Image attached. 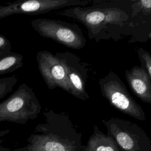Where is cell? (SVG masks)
Here are the masks:
<instances>
[{"label": "cell", "instance_id": "6da1fadb", "mask_svg": "<svg viewBox=\"0 0 151 151\" xmlns=\"http://www.w3.org/2000/svg\"><path fill=\"white\" fill-rule=\"evenodd\" d=\"M91 3V6L69 7L58 14L83 24L89 39L97 42L130 37L132 28L130 0H93Z\"/></svg>", "mask_w": 151, "mask_h": 151}, {"label": "cell", "instance_id": "7a4b0ae2", "mask_svg": "<svg viewBox=\"0 0 151 151\" xmlns=\"http://www.w3.org/2000/svg\"><path fill=\"white\" fill-rule=\"evenodd\" d=\"M45 122L38 124L25 146L10 151H81L82 134L69 116L53 110L44 111Z\"/></svg>", "mask_w": 151, "mask_h": 151}, {"label": "cell", "instance_id": "3957f363", "mask_svg": "<svg viewBox=\"0 0 151 151\" xmlns=\"http://www.w3.org/2000/svg\"><path fill=\"white\" fill-rule=\"evenodd\" d=\"M41 109L33 89L22 83L9 97L0 103V122L25 124L36 119Z\"/></svg>", "mask_w": 151, "mask_h": 151}, {"label": "cell", "instance_id": "277c9868", "mask_svg": "<svg viewBox=\"0 0 151 151\" xmlns=\"http://www.w3.org/2000/svg\"><path fill=\"white\" fill-rule=\"evenodd\" d=\"M99 86L102 96L110 105L137 120H146L142 107L133 99L122 80L113 71L100 79Z\"/></svg>", "mask_w": 151, "mask_h": 151}, {"label": "cell", "instance_id": "5b68a950", "mask_svg": "<svg viewBox=\"0 0 151 151\" xmlns=\"http://www.w3.org/2000/svg\"><path fill=\"white\" fill-rule=\"evenodd\" d=\"M32 28L41 37L52 40L67 47L81 49L86 43L80 27L58 19L37 18L31 21Z\"/></svg>", "mask_w": 151, "mask_h": 151}, {"label": "cell", "instance_id": "8992f818", "mask_svg": "<svg viewBox=\"0 0 151 151\" xmlns=\"http://www.w3.org/2000/svg\"><path fill=\"white\" fill-rule=\"evenodd\" d=\"M107 134L111 136L124 151H151V140L140 126L119 118L102 120Z\"/></svg>", "mask_w": 151, "mask_h": 151}, {"label": "cell", "instance_id": "52a82bcc", "mask_svg": "<svg viewBox=\"0 0 151 151\" xmlns=\"http://www.w3.org/2000/svg\"><path fill=\"white\" fill-rule=\"evenodd\" d=\"M89 0H27L17 1L0 5V19L15 14L40 15L66 7L86 6Z\"/></svg>", "mask_w": 151, "mask_h": 151}, {"label": "cell", "instance_id": "ba28073f", "mask_svg": "<svg viewBox=\"0 0 151 151\" xmlns=\"http://www.w3.org/2000/svg\"><path fill=\"white\" fill-rule=\"evenodd\" d=\"M36 60L41 76L50 90L59 87L71 93L64 67L55 54L40 51L36 55Z\"/></svg>", "mask_w": 151, "mask_h": 151}, {"label": "cell", "instance_id": "9c48e42d", "mask_svg": "<svg viewBox=\"0 0 151 151\" xmlns=\"http://www.w3.org/2000/svg\"><path fill=\"white\" fill-rule=\"evenodd\" d=\"M55 55L64 67L71 90L70 94L83 100L88 99L89 96L86 90L88 71L86 65L77 55L69 51L57 52Z\"/></svg>", "mask_w": 151, "mask_h": 151}, {"label": "cell", "instance_id": "30bf717a", "mask_svg": "<svg viewBox=\"0 0 151 151\" xmlns=\"http://www.w3.org/2000/svg\"><path fill=\"white\" fill-rule=\"evenodd\" d=\"M132 28L130 42L151 40V0H130Z\"/></svg>", "mask_w": 151, "mask_h": 151}, {"label": "cell", "instance_id": "8fae6325", "mask_svg": "<svg viewBox=\"0 0 151 151\" xmlns=\"http://www.w3.org/2000/svg\"><path fill=\"white\" fill-rule=\"evenodd\" d=\"M126 79L133 93L143 102L151 104V80L141 66H134L125 71Z\"/></svg>", "mask_w": 151, "mask_h": 151}, {"label": "cell", "instance_id": "7c38bea8", "mask_svg": "<svg viewBox=\"0 0 151 151\" xmlns=\"http://www.w3.org/2000/svg\"><path fill=\"white\" fill-rule=\"evenodd\" d=\"M81 151H124L110 135L101 132L96 125L87 145H83Z\"/></svg>", "mask_w": 151, "mask_h": 151}, {"label": "cell", "instance_id": "4fadbf2b", "mask_svg": "<svg viewBox=\"0 0 151 151\" xmlns=\"http://www.w3.org/2000/svg\"><path fill=\"white\" fill-rule=\"evenodd\" d=\"M22 55L13 51L0 56V75L10 73L21 68L24 65Z\"/></svg>", "mask_w": 151, "mask_h": 151}, {"label": "cell", "instance_id": "5bb4252c", "mask_svg": "<svg viewBox=\"0 0 151 151\" xmlns=\"http://www.w3.org/2000/svg\"><path fill=\"white\" fill-rule=\"evenodd\" d=\"M17 81L18 78L15 75L0 78V100L12 90Z\"/></svg>", "mask_w": 151, "mask_h": 151}, {"label": "cell", "instance_id": "9a60e30c", "mask_svg": "<svg viewBox=\"0 0 151 151\" xmlns=\"http://www.w3.org/2000/svg\"><path fill=\"white\" fill-rule=\"evenodd\" d=\"M137 54L141 63L140 66L147 71L151 80V54L142 47L138 48Z\"/></svg>", "mask_w": 151, "mask_h": 151}, {"label": "cell", "instance_id": "2e32d148", "mask_svg": "<svg viewBox=\"0 0 151 151\" xmlns=\"http://www.w3.org/2000/svg\"><path fill=\"white\" fill-rule=\"evenodd\" d=\"M11 51V43L4 35L0 34V56L9 54Z\"/></svg>", "mask_w": 151, "mask_h": 151}, {"label": "cell", "instance_id": "e0dca14e", "mask_svg": "<svg viewBox=\"0 0 151 151\" xmlns=\"http://www.w3.org/2000/svg\"><path fill=\"white\" fill-rule=\"evenodd\" d=\"M3 142H4L3 139H0V151H10L11 149L9 148L4 147L2 145Z\"/></svg>", "mask_w": 151, "mask_h": 151}, {"label": "cell", "instance_id": "ac0fdd59", "mask_svg": "<svg viewBox=\"0 0 151 151\" xmlns=\"http://www.w3.org/2000/svg\"><path fill=\"white\" fill-rule=\"evenodd\" d=\"M9 132H10V130L9 129L0 130V137H3V136L8 134V133H9Z\"/></svg>", "mask_w": 151, "mask_h": 151}]
</instances>
